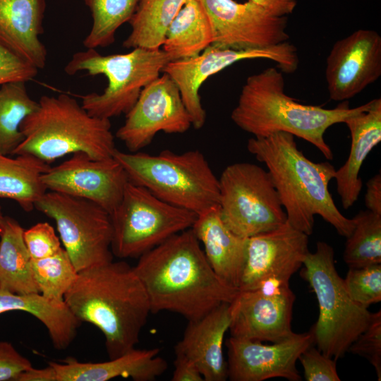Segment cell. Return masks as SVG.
Returning <instances> with one entry per match:
<instances>
[{"mask_svg": "<svg viewBox=\"0 0 381 381\" xmlns=\"http://www.w3.org/2000/svg\"><path fill=\"white\" fill-rule=\"evenodd\" d=\"M44 0H0V43L38 69L47 52L43 33Z\"/></svg>", "mask_w": 381, "mask_h": 381, "instance_id": "22", "label": "cell"}, {"mask_svg": "<svg viewBox=\"0 0 381 381\" xmlns=\"http://www.w3.org/2000/svg\"><path fill=\"white\" fill-rule=\"evenodd\" d=\"M159 349L133 348L108 361L80 362L68 358L62 363L50 361L57 381H107L116 377L135 381H153L167 369V361L159 356Z\"/></svg>", "mask_w": 381, "mask_h": 381, "instance_id": "21", "label": "cell"}, {"mask_svg": "<svg viewBox=\"0 0 381 381\" xmlns=\"http://www.w3.org/2000/svg\"><path fill=\"white\" fill-rule=\"evenodd\" d=\"M32 268L40 293L57 301H64L78 274L64 248L52 256L32 260Z\"/></svg>", "mask_w": 381, "mask_h": 381, "instance_id": "33", "label": "cell"}, {"mask_svg": "<svg viewBox=\"0 0 381 381\" xmlns=\"http://www.w3.org/2000/svg\"><path fill=\"white\" fill-rule=\"evenodd\" d=\"M197 215L128 181L120 202L110 213L112 253L120 258H139L171 236L190 229Z\"/></svg>", "mask_w": 381, "mask_h": 381, "instance_id": "9", "label": "cell"}, {"mask_svg": "<svg viewBox=\"0 0 381 381\" xmlns=\"http://www.w3.org/2000/svg\"><path fill=\"white\" fill-rule=\"evenodd\" d=\"M354 228L346 237L343 253L349 268L381 264V214L368 210L354 217Z\"/></svg>", "mask_w": 381, "mask_h": 381, "instance_id": "31", "label": "cell"}, {"mask_svg": "<svg viewBox=\"0 0 381 381\" xmlns=\"http://www.w3.org/2000/svg\"><path fill=\"white\" fill-rule=\"evenodd\" d=\"M22 122L23 140L13 155L30 154L47 164L83 152L95 159L111 157L115 147L110 119L91 116L67 94L43 95Z\"/></svg>", "mask_w": 381, "mask_h": 381, "instance_id": "5", "label": "cell"}, {"mask_svg": "<svg viewBox=\"0 0 381 381\" xmlns=\"http://www.w3.org/2000/svg\"><path fill=\"white\" fill-rule=\"evenodd\" d=\"M191 229L202 243L205 257L215 274L226 284L238 290L247 238L237 236L224 224L218 205L198 214Z\"/></svg>", "mask_w": 381, "mask_h": 381, "instance_id": "23", "label": "cell"}, {"mask_svg": "<svg viewBox=\"0 0 381 381\" xmlns=\"http://www.w3.org/2000/svg\"><path fill=\"white\" fill-rule=\"evenodd\" d=\"M23 238L32 260L52 256L63 248L54 228L47 222L37 223L24 230Z\"/></svg>", "mask_w": 381, "mask_h": 381, "instance_id": "36", "label": "cell"}, {"mask_svg": "<svg viewBox=\"0 0 381 381\" xmlns=\"http://www.w3.org/2000/svg\"><path fill=\"white\" fill-rule=\"evenodd\" d=\"M25 82L6 83L0 87V154L13 155L23 140L20 125L38 107Z\"/></svg>", "mask_w": 381, "mask_h": 381, "instance_id": "30", "label": "cell"}, {"mask_svg": "<svg viewBox=\"0 0 381 381\" xmlns=\"http://www.w3.org/2000/svg\"><path fill=\"white\" fill-rule=\"evenodd\" d=\"M255 3L277 17H286L294 11L296 0H248Z\"/></svg>", "mask_w": 381, "mask_h": 381, "instance_id": "42", "label": "cell"}, {"mask_svg": "<svg viewBox=\"0 0 381 381\" xmlns=\"http://www.w3.org/2000/svg\"><path fill=\"white\" fill-rule=\"evenodd\" d=\"M32 367L31 362L8 341H0V381L14 380Z\"/></svg>", "mask_w": 381, "mask_h": 381, "instance_id": "39", "label": "cell"}, {"mask_svg": "<svg viewBox=\"0 0 381 381\" xmlns=\"http://www.w3.org/2000/svg\"><path fill=\"white\" fill-rule=\"evenodd\" d=\"M265 59L274 61L282 73L295 72L299 64L296 47L286 42L259 49L235 50L210 45L200 54L169 62L162 73L167 74L178 86L188 111L192 126L201 128L206 120L199 90L210 76L239 61Z\"/></svg>", "mask_w": 381, "mask_h": 381, "instance_id": "12", "label": "cell"}, {"mask_svg": "<svg viewBox=\"0 0 381 381\" xmlns=\"http://www.w3.org/2000/svg\"><path fill=\"white\" fill-rule=\"evenodd\" d=\"M16 310L28 313L38 319L59 351L71 344L81 325L64 301L52 299L41 293L15 294L0 289V314Z\"/></svg>", "mask_w": 381, "mask_h": 381, "instance_id": "25", "label": "cell"}, {"mask_svg": "<svg viewBox=\"0 0 381 381\" xmlns=\"http://www.w3.org/2000/svg\"><path fill=\"white\" fill-rule=\"evenodd\" d=\"M47 190L92 201L109 214L120 202L129 180L113 157L95 159L78 152L42 176Z\"/></svg>", "mask_w": 381, "mask_h": 381, "instance_id": "16", "label": "cell"}, {"mask_svg": "<svg viewBox=\"0 0 381 381\" xmlns=\"http://www.w3.org/2000/svg\"><path fill=\"white\" fill-rule=\"evenodd\" d=\"M16 155L0 154V198L13 200L30 212L47 192L42 176L51 167L30 154Z\"/></svg>", "mask_w": 381, "mask_h": 381, "instance_id": "26", "label": "cell"}, {"mask_svg": "<svg viewBox=\"0 0 381 381\" xmlns=\"http://www.w3.org/2000/svg\"><path fill=\"white\" fill-rule=\"evenodd\" d=\"M4 217H5V216L3 215L2 210H1V207L0 206V230H1V224H2L3 221L4 219Z\"/></svg>", "mask_w": 381, "mask_h": 381, "instance_id": "44", "label": "cell"}, {"mask_svg": "<svg viewBox=\"0 0 381 381\" xmlns=\"http://www.w3.org/2000/svg\"><path fill=\"white\" fill-rule=\"evenodd\" d=\"M351 138L349 155L345 163L336 170L337 191L345 210L358 200L363 183L359 177L362 164L370 151L381 141V99L370 100L368 109L344 122Z\"/></svg>", "mask_w": 381, "mask_h": 381, "instance_id": "24", "label": "cell"}, {"mask_svg": "<svg viewBox=\"0 0 381 381\" xmlns=\"http://www.w3.org/2000/svg\"><path fill=\"white\" fill-rule=\"evenodd\" d=\"M344 284L356 304L368 308L381 301V264L360 268H349Z\"/></svg>", "mask_w": 381, "mask_h": 381, "instance_id": "34", "label": "cell"}, {"mask_svg": "<svg viewBox=\"0 0 381 381\" xmlns=\"http://www.w3.org/2000/svg\"><path fill=\"white\" fill-rule=\"evenodd\" d=\"M308 236L286 222L274 230L248 238L238 291L255 289L270 279L289 281L309 252Z\"/></svg>", "mask_w": 381, "mask_h": 381, "instance_id": "19", "label": "cell"}, {"mask_svg": "<svg viewBox=\"0 0 381 381\" xmlns=\"http://www.w3.org/2000/svg\"><path fill=\"white\" fill-rule=\"evenodd\" d=\"M186 0H140L123 42L128 49H161L171 22Z\"/></svg>", "mask_w": 381, "mask_h": 381, "instance_id": "29", "label": "cell"}, {"mask_svg": "<svg viewBox=\"0 0 381 381\" xmlns=\"http://www.w3.org/2000/svg\"><path fill=\"white\" fill-rule=\"evenodd\" d=\"M172 381H204L195 365L190 360L182 356H176Z\"/></svg>", "mask_w": 381, "mask_h": 381, "instance_id": "40", "label": "cell"}, {"mask_svg": "<svg viewBox=\"0 0 381 381\" xmlns=\"http://www.w3.org/2000/svg\"><path fill=\"white\" fill-rule=\"evenodd\" d=\"M283 73L270 67L248 77L231 119L243 131L254 137L285 132L314 145L328 159L332 149L324 134L332 125L368 109L370 101L351 108L343 101L335 108L303 104L285 93Z\"/></svg>", "mask_w": 381, "mask_h": 381, "instance_id": "4", "label": "cell"}, {"mask_svg": "<svg viewBox=\"0 0 381 381\" xmlns=\"http://www.w3.org/2000/svg\"><path fill=\"white\" fill-rule=\"evenodd\" d=\"M313 341L311 329L294 333L291 337L271 345L231 336L226 341L228 378L231 381H262L283 377L301 381L296 363L302 352Z\"/></svg>", "mask_w": 381, "mask_h": 381, "instance_id": "18", "label": "cell"}, {"mask_svg": "<svg viewBox=\"0 0 381 381\" xmlns=\"http://www.w3.org/2000/svg\"><path fill=\"white\" fill-rule=\"evenodd\" d=\"M219 210L224 224L248 238L286 222V214L268 171L250 162L227 166L219 179Z\"/></svg>", "mask_w": 381, "mask_h": 381, "instance_id": "10", "label": "cell"}, {"mask_svg": "<svg viewBox=\"0 0 381 381\" xmlns=\"http://www.w3.org/2000/svg\"><path fill=\"white\" fill-rule=\"evenodd\" d=\"M39 69L0 43V86L32 80Z\"/></svg>", "mask_w": 381, "mask_h": 381, "instance_id": "38", "label": "cell"}, {"mask_svg": "<svg viewBox=\"0 0 381 381\" xmlns=\"http://www.w3.org/2000/svg\"><path fill=\"white\" fill-rule=\"evenodd\" d=\"M191 126L178 86L163 73L143 89L116 137L135 152L147 147L159 132L183 133Z\"/></svg>", "mask_w": 381, "mask_h": 381, "instance_id": "14", "label": "cell"}, {"mask_svg": "<svg viewBox=\"0 0 381 381\" xmlns=\"http://www.w3.org/2000/svg\"><path fill=\"white\" fill-rule=\"evenodd\" d=\"M92 24L83 44L86 49L106 47L115 40L117 30L129 22L140 0H83Z\"/></svg>", "mask_w": 381, "mask_h": 381, "instance_id": "32", "label": "cell"}, {"mask_svg": "<svg viewBox=\"0 0 381 381\" xmlns=\"http://www.w3.org/2000/svg\"><path fill=\"white\" fill-rule=\"evenodd\" d=\"M302 277L314 291L319 317L311 328L317 348L334 361L343 357L351 344L365 329L372 313L349 296L339 275L334 248L318 241L316 250L307 254Z\"/></svg>", "mask_w": 381, "mask_h": 381, "instance_id": "8", "label": "cell"}, {"mask_svg": "<svg viewBox=\"0 0 381 381\" xmlns=\"http://www.w3.org/2000/svg\"><path fill=\"white\" fill-rule=\"evenodd\" d=\"M298 360L307 381L341 380L337 370L336 361L312 345L302 352Z\"/></svg>", "mask_w": 381, "mask_h": 381, "instance_id": "37", "label": "cell"}, {"mask_svg": "<svg viewBox=\"0 0 381 381\" xmlns=\"http://www.w3.org/2000/svg\"><path fill=\"white\" fill-rule=\"evenodd\" d=\"M230 321V303H222L202 318L188 321L183 337L174 347L176 356L195 364L204 381L228 379L223 343Z\"/></svg>", "mask_w": 381, "mask_h": 381, "instance_id": "20", "label": "cell"}, {"mask_svg": "<svg viewBox=\"0 0 381 381\" xmlns=\"http://www.w3.org/2000/svg\"><path fill=\"white\" fill-rule=\"evenodd\" d=\"M348 352L367 359L381 380V311L372 313L365 329L351 344Z\"/></svg>", "mask_w": 381, "mask_h": 381, "instance_id": "35", "label": "cell"}, {"mask_svg": "<svg viewBox=\"0 0 381 381\" xmlns=\"http://www.w3.org/2000/svg\"><path fill=\"white\" fill-rule=\"evenodd\" d=\"M24 230L16 219L4 217L0 230V289L15 294L40 293Z\"/></svg>", "mask_w": 381, "mask_h": 381, "instance_id": "27", "label": "cell"}, {"mask_svg": "<svg viewBox=\"0 0 381 381\" xmlns=\"http://www.w3.org/2000/svg\"><path fill=\"white\" fill-rule=\"evenodd\" d=\"M209 17L198 0H186L169 25L162 49L172 61L200 54L212 44Z\"/></svg>", "mask_w": 381, "mask_h": 381, "instance_id": "28", "label": "cell"}, {"mask_svg": "<svg viewBox=\"0 0 381 381\" xmlns=\"http://www.w3.org/2000/svg\"><path fill=\"white\" fill-rule=\"evenodd\" d=\"M247 149L266 166L291 226L310 236L314 217L319 215L340 236L351 234L354 219L341 214L329 190L336 172L331 163L308 159L298 148L294 136L285 132L251 138Z\"/></svg>", "mask_w": 381, "mask_h": 381, "instance_id": "2", "label": "cell"}, {"mask_svg": "<svg viewBox=\"0 0 381 381\" xmlns=\"http://www.w3.org/2000/svg\"><path fill=\"white\" fill-rule=\"evenodd\" d=\"M133 267L154 313L166 310L197 320L231 303L238 292L215 274L191 228L141 255Z\"/></svg>", "mask_w": 381, "mask_h": 381, "instance_id": "1", "label": "cell"}, {"mask_svg": "<svg viewBox=\"0 0 381 381\" xmlns=\"http://www.w3.org/2000/svg\"><path fill=\"white\" fill-rule=\"evenodd\" d=\"M112 157L130 182L170 205L198 214L219 204V179L198 150L150 155L116 149Z\"/></svg>", "mask_w": 381, "mask_h": 381, "instance_id": "6", "label": "cell"}, {"mask_svg": "<svg viewBox=\"0 0 381 381\" xmlns=\"http://www.w3.org/2000/svg\"><path fill=\"white\" fill-rule=\"evenodd\" d=\"M64 301L81 322L102 332L109 359L135 348L151 313L141 281L123 261L78 272Z\"/></svg>", "mask_w": 381, "mask_h": 381, "instance_id": "3", "label": "cell"}, {"mask_svg": "<svg viewBox=\"0 0 381 381\" xmlns=\"http://www.w3.org/2000/svg\"><path fill=\"white\" fill-rule=\"evenodd\" d=\"M171 57L162 49L135 48L125 54L102 55L96 49L75 53L64 68L69 75L86 71L104 75L103 92L82 96L83 108L92 116L110 119L131 109L143 89L158 78Z\"/></svg>", "mask_w": 381, "mask_h": 381, "instance_id": "7", "label": "cell"}, {"mask_svg": "<svg viewBox=\"0 0 381 381\" xmlns=\"http://www.w3.org/2000/svg\"><path fill=\"white\" fill-rule=\"evenodd\" d=\"M209 17L212 46L235 50H253L286 42V17H277L247 1L198 0Z\"/></svg>", "mask_w": 381, "mask_h": 381, "instance_id": "15", "label": "cell"}, {"mask_svg": "<svg viewBox=\"0 0 381 381\" xmlns=\"http://www.w3.org/2000/svg\"><path fill=\"white\" fill-rule=\"evenodd\" d=\"M16 381H57V379L54 368L48 363L42 369L30 368L21 373Z\"/></svg>", "mask_w": 381, "mask_h": 381, "instance_id": "43", "label": "cell"}, {"mask_svg": "<svg viewBox=\"0 0 381 381\" xmlns=\"http://www.w3.org/2000/svg\"><path fill=\"white\" fill-rule=\"evenodd\" d=\"M365 205L367 210L381 214V174H377L366 183Z\"/></svg>", "mask_w": 381, "mask_h": 381, "instance_id": "41", "label": "cell"}, {"mask_svg": "<svg viewBox=\"0 0 381 381\" xmlns=\"http://www.w3.org/2000/svg\"><path fill=\"white\" fill-rule=\"evenodd\" d=\"M295 295L289 281L270 279L252 290L238 291L230 303L231 337L277 343L294 334Z\"/></svg>", "mask_w": 381, "mask_h": 381, "instance_id": "13", "label": "cell"}, {"mask_svg": "<svg viewBox=\"0 0 381 381\" xmlns=\"http://www.w3.org/2000/svg\"><path fill=\"white\" fill-rule=\"evenodd\" d=\"M35 208L55 221L64 249L78 272L113 261L110 214L101 206L49 190Z\"/></svg>", "mask_w": 381, "mask_h": 381, "instance_id": "11", "label": "cell"}, {"mask_svg": "<svg viewBox=\"0 0 381 381\" xmlns=\"http://www.w3.org/2000/svg\"><path fill=\"white\" fill-rule=\"evenodd\" d=\"M381 75V37L372 30H358L337 41L326 60L329 97L348 101Z\"/></svg>", "mask_w": 381, "mask_h": 381, "instance_id": "17", "label": "cell"}]
</instances>
